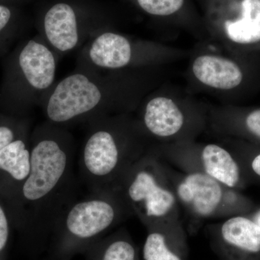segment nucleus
Wrapping results in <instances>:
<instances>
[{"instance_id": "obj_8", "label": "nucleus", "mask_w": 260, "mask_h": 260, "mask_svg": "<svg viewBox=\"0 0 260 260\" xmlns=\"http://www.w3.org/2000/svg\"><path fill=\"white\" fill-rule=\"evenodd\" d=\"M179 199L197 215L208 217L216 210L223 198L219 182L203 173L186 176L177 187Z\"/></svg>"}, {"instance_id": "obj_4", "label": "nucleus", "mask_w": 260, "mask_h": 260, "mask_svg": "<svg viewBox=\"0 0 260 260\" xmlns=\"http://www.w3.org/2000/svg\"><path fill=\"white\" fill-rule=\"evenodd\" d=\"M92 121L80 155L82 178L90 191H119L136 164L129 143L112 123L102 117Z\"/></svg>"}, {"instance_id": "obj_18", "label": "nucleus", "mask_w": 260, "mask_h": 260, "mask_svg": "<svg viewBox=\"0 0 260 260\" xmlns=\"http://www.w3.org/2000/svg\"><path fill=\"white\" fill-rule=\"evenodd\" d=\"M26 133V123L23 119L0 112V149Z\"/></svg>"}, {"instance_id": "obj_17", "label": "nucleus", "mask_w": 260, "mask_h": 260, "mask_svg": "<svg viewBox=\"0 0 260 260\" xmlns=\"http://www.w3.org/2000/svg\"><path fill=\"white\" fill-rule=\"evenodd\" d=\"M144 260H181L167 246L165 237L158 232H151L145 240L143 250Z\"/></svg>"}, {"instance_id": "obj_16", "label": "nucleus", "mask_w": 260, "mask_h": 260, "mask_svg": "<svg viewBox=\"0 0 260 260\" xmlns=\"http://www.w3.org/2000/svg\"><path fill=\"white\" fill-rule=\"evenodd\" d=\"M87 251L88 260H137L135 246L124 237L100 239Z\"/></svg>"}, {"instance_id": "obj_22", "label": "nucleus", "mask_w": 260, "mask_h": 260, "mask_svg": "<svg viewBox=\"0 0 260 260\" xmlns=\"http://www.w3.org/2000/svg\"><path fill=\"white\" fill-rule=\"evenodd\" d=\"M245 123L249 133L260 138V109L253 111L246 116Z\"/></svg>"}, {"instance_id": "obj_10", "label": "nucleus", "mask_w": 260, "mask_h": 260, "mask_svg": "<svg viewBox=\"0 0 260 260\" xmlns=\"http://www.w3.org/2000/svg\"><path fill=\"white\" fill-rule=\"evenodd\" d=\"M89 62L101 69H121L133 59L129 39L116 32H103L90 42L86 51Z\"/></svg>"}, {"instance_id": "obj_15", "label": "nucleus", "mask_w": 260, "mask_h": 260, "mask_svg": "<svg viewBox=\"0 0 260 260\" xmlns=\"http://www.w3.org/2000/svg\"><path fill=\"white\" fill-rule=\"evenodd\" d=\"M221 235L227 244L249 253L260 251V225L244 216L228 219L221 227Z\"/></svg>"}, {"instance_id": "obj_19", "label": "nucleus", "mask_w": 260, "mask_h": 260, "mask_svg": "<svg viewBox=\"0 0 260 260\" xmlns=\"http://www.w3.org/2000/svg\"><path fill=\"white\" fill-rule=\"evenodd\" d=\"M15 15L12 8L0 3V54L13 42L14 37Z\"/></svg>"}, {"instance_id": "obj_6", "label": "nucleus", "mask_w": 260, "mask_h": 260, "mask_svg": "<svg viewBox=\"0 0 260 260\" xmlns=\"http://www.w3.org/2000/svg\"><path fill=\"white\" fill-rule=\"evenodd\" d=\"M126 202L144 218H160L167 215L175 197L158 184L153 173L143 162L136 164L121 184Z\"/></svg>"}, {"instance_id": "obj_3", "label": "nucleus", "mask_w": 260, "mask_h": 260, "mask_svg": "<svg viewBox=\"0 0 260 260\" xmlns=\"http://www.w3.org/2000/svg\"><path fill=\"white\" fill-rule=\"evenodd\" d=\"M56 71L55 54L46 42L31 39L23 42L5 63L0 107L11 116L23 114L36 95L50 90Z\"/></svg>"}, {"instance_id": "obj_20", "label": "nucleus", "mask_w": 260, "mask_h": 260, "mask_svg": "<svg viewBox=\"0 0 260 260\" xmlns=\"http://www.w3.org/2000/svg\"><path fill=\"white\" fill-rule=\"evenodd\" d=\"M138 3L148 14L167 16L179 11L184 5V0H138Z\"/></svg>"}, {"instance_id": "obj_7", "label": "nucleus", "mask_w": 260, "mask_h": 260, "mask_svg": "<svg viewBox=\"0 0 260 260\" xmlns=\"http://www.w3.org/2000/svg\"><path fill=\"white\" fill-rule=\"evenodd\" d=\"M30 169L28 133L0 149V199L10 210L16 225L19 196Z\"/></svg>"}, {"instance_id": "obj_5", "label": "nucleus", "mask_w": 260, "mask_h": 260, "mask_svg": "<svg viewBox=\"0 0 260 260\" xmlns=\"http://www.w3.org/2000/svg\"><path fill=\"white\" fill-rule=\"evenodd\" d=\"M44 102L48 122L54 125L101 117L105 102V91L99 80L92 75L77 72L65 77Z\"/></svg>"}, {"instance_id": "obj_13", "label": "nucleus", "mask_w": 260, "mask_h": 260, "mask_svg": "<svg viewBox=\"0 0 260 260\" xmlns=\"http://www.w3.org/2000/svg\"><path fill=\"white\" fill-rule=\"evenodd\" d=\"M205 173L228 187H235L240 181V169L225 149L215 144L206 145L202 153Z\"/></svg>"}, {"instance_id": "obj_14", "label": "nucleus", "mask_w": 260, "mask_h": 260, "mask_svg": "<svg viewBox=\"0 0 260 260\" xmlns=\"http://www.w3.org/2000/svg\"><path fill=\"white\" fill-rule=\"evenodd\" d=\"M228 38L240 44L260 42V0H242L241 15L225 24Z\"/></svg>"}, {"instance_id": "obj_9", "label": "nucleus", "mask_w": 260, "mask_h": 260, "mask_svg": "<svg viewBox=\"0 0 260 260\" xmlns=\"http://www.w3.org/2000/svg\"><path fill=\"white\" fill-rule=\"evenodd\" d=\"M47 44L54 51L68 52L80 43V32L74 10L66 3L51 7L44 21Z\"/></svg>"}, {"instance_id": "obj_11", "label": "nucleus", "mask_w": 260, "mask_h": 260, "mask_svg": "<svg viewBox=\"0 0 260 260\" xmlns=\"http://www.w3.org/2000/svg\"><path fill=\"white\" fill-rule=\"evenodd\" d=\"M192 71L202 83L219 90L236 88L243 80L242 71L239 65L221 56H198L193 62Z\"/></svg>"}, {"instance_id": "obj_12", "label": "nucleus", "mask_w": 260, "mask_h": 260, "mask_svg": "<svg viewBox=\"0 0 260 260\" xmlns=\"http://www.w3.org/2000/svg\"><path fill=\"white\" fill-rule=\"evenodd\" d=\"M143 122L151 134L168 138L180 131L184 123V114L172 99L155 97L145 107Z\"/></svg>"}, {"instance_id": "obj_1", "label": "nucleus", "mask_w": 260, "mask_h": 260, "mask_svg": "<svg viewBox=\"0 0 260 260\" xmlns=\"http://www.w3.org/2000/svg\"><path fill=\"white\" fill-rule=\"evenodd\" d=\"M30 169L18 200L16 226L31 235L51 233L75 199L73 145L69 133L47 122L30 139Z\"/></svg>"}, {"instance_id": "obj_21", "label": "nucleus", "mask_w": 260, "mask_h": 260, "mask_svg": "<svg viewBox=\"0 0 260 260\" xmlns=\"http://www.w3.org/2000/svg\"><path fill=\"white\" fill-rule=\"evenodd\" d=\"M14 225L12 214L4 202L0 199V260H6L12 225Z\"/></svg>"}, {"instance_id": "obj_2", "label": "nucleus", "mask_w": 260, "mask_h": 260, "mask_svg": "<svg viewBox=\"0 0 260 260\" xmlns=\"http://www.w3.org/2000/svg\"><path fill=\"white\" fill-rule=\"evenodd\" d=\"M118 193L90 191L67 205L51 231L56 257L68 259L100 240L120 218L122 202Z\"/></svg>"}, {"instance_id": "obj_23", "label": "nucleus", "mask_w": 260, "mask_h": 260, "mask_svg": "<svg viewBox=\"0 0 260 260\" xmlns=\"http://www.w3.org/2000/svg\"><path fill=\"white\" fill-rule=\"evenodd\" d=\"M251 169L256 175L260 177V154H258L253 159L251 164Z\"/></svg>"}]
</instances>
